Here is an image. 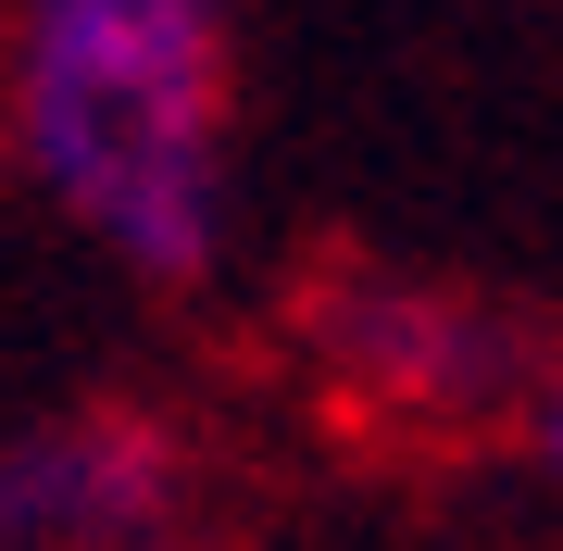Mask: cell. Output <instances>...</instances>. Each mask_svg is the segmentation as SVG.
<instances>
[{
	"label": "cell",
	"instance_id": "cell-3",
	"mask_svg": "<svg viewBox=\"0 0 563 551\" xmlns=\"http://www.w3.org/2000/svg\"><path fill=\"white\" fill-rule=\"evenodd\" d=\"M313 351L351 401L413 414V427H476L501 401H539V364H526V327L463 288L426 276H351L313 301Z\"/></svg>",
	"mask_w": 563,
	"mask_h": 551
},
{
	"label": "cell",
	"instance_id": "cell-4",
	"mask_svg": "<svg viewBox=\"0 0 563 551\" xmlns=\"http://www.w3.org/2000/svg\"><path fill=\"white\" fill-rule=\"evenodd\" d=\"M526 414H539V451H551V476H563V364L539 376V401H526Z\"/></svg>",
	"mask_w": 563,
	"mask_h": 551
},
{
	"label": "cell",
	"instance_id": "cell-1",
	"mask_svg": "<svg viewBox=\"0 0 563 551\" xmlns=\"http://www.w3.org/2000/svg\"><path fill=\"white\" fill-rule=\"evenodd\" d=\"M0 164L113 276L201 288L239 225V0H13Z\"/></svg>",
	"mask_w": 563,
	"mask_h": 551
},
{
	"label": "cell",
	"instance_id": "cell-2",
	"mask_svg": "<svg viewBox=\"0 0 563 551\" xmlns=\"http://www.w3.org/2000/svg\"><path fill=\"white\" fill-rule=\"evenodd\" d=\"M188 514V451L139 401H63L0 427V551H163Z\"/></svg>",
	"mask_w": 563,
	"mask_h": 551
}]
</instances>
